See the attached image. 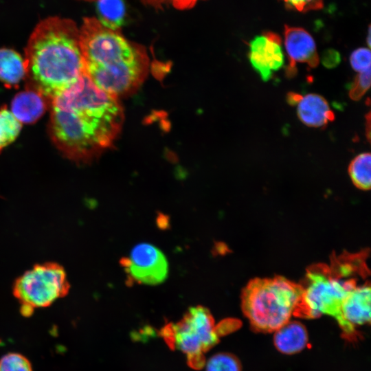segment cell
Here are the masks:
<instances>
[{
	"mask_svg": "<svg viewBox=\"0 0 371 371\" xmlns=\"http://www.w3.org/2000/svg\"><path fill=\"white\" fill-rule=\"evenodd\" d=\"M49 133L56 148L76 162H89L113 144L124 121L118 98L99 89L84 73L50 100Z\"/></svg>",
	"mask_w": 371,
	"mask_h": 371,
	"instance_id": "1",
	"label": "cell"
},
{
	"mask_svg": "<svg viewBox=\"0 0 371 371\" xmlns=\"http://www.w3.org/2000/svg\"><path fill=\"white\" fill-rule=\"evenodd\" d=\"M85 73L101 91L119 98L135 91L149 68L146 48L95 17H86L79 29Z\"/></svg>",
	"mask_w": 371,
	"mask_h": 371,
	"instance_id": "2",
	"label": "cell"
},
{
	"mask_svg": "<svg viewBox=\"0 0 371 371\" xmlns=\"http://www.w3.org/2000/svg\"><path fill=\"white\" fill-rule=\"evenodd\" d=\"M25 88L49 101L74 85L85 73L79 28L69 19L40 21L25 48Z\"/></svg>",
	"mask_w": 371,
	"mask_h": 371,
	"instance_id": "3",
	"label": "cell"
},
{
	"mask_svg": "<svg viewBox=\"0 0 371 371\" xmlns=\"http://www.w3.org/2000/svg\"><path fill=\"white\" fill-rule=\"evenodd\" d=\"M366 251L332 257L330 264H317L307 269L296 316L315 318L322 315L339 319L341 304L356 286L368 280Z\"/></svg>",
	"mask_w": 371,
	"mask_h": 371,
	"instance_id": "4",
	"label": "cell"
},
{
	"mask_svg": "<svg viewBox=\"0 0 371 371\" xmlns=\"http://www.w3.org/2000/svg\"><path fill=\"white\" fill-rule=\"evenodd\" d=\"M303 287L282 276L251 280L241 294V306L258 331L275 332L296 313Z\"/></svg>",
	"mask_w": 371,
	"mask_h": 371,
	"instance_id": "5",
	"label": "cell"
},
{
	"mask_svg": "<svg viewBox=\"0 0 371 371\" xmlns=\"http://www.w3.org/2000/svg\"><path fill=\"white\" fill-rule=\"evenodd\" d=\"M70 285L64 268L58 263L37 264L15 280L13 295L21 304V312L30 316L35 308L50 306L65 297Z\"/></svg>",
	"mask_w": 371,
	"mask_h": 371,
	"instance_id": "6",
	"label": "cell"
},
{
	"mask_svg": "<svg viewBox=\"0 0 371 371\" xmlns=\"http://www.w3.org/2000/svg\"><path fill=\"white\" fill-rule=\"evenodd\" d=\"M173 348L188 355L203 353L217 344L218 335L210 311L202 306L190 308L172 324Z\"/></svg>",
	"mask_w": 371,
	"mask_h": 371,
	"instance_id": "7",
	"label": "cell"
},
{
	"mask_svg": "<svg viewBox=\"0 0 371 371\" xmlns=\"http://www.w3.org/2000/svg\"><path fill=\"white\" fill-rule=\"evenodd\" d=\"M120 263L131 282L154 285L164 282L168 276L166 257L158 248L148 243L134 247L129 257L123 258Z\"/></svg>",
	"mask_w": 371,
	"mask_h": 371,
	"instance_id": "8",
	"label": "cell"
},
{
	"mask_svg": "<svg viewBox=\"0 0 371 371\" xmlns=\"http://www.w3.org/2000/svg\"><path fill=\"white\" fill-rule=\"evenodd\" d=\"M248 58L260 78L267 82L284 63L282 38L278 34L265 31L249 43Z\"/></svg>",
	"mask_w": 371,
	"mask_h": 371,
	"instance_id": "9",
	"label": "cell"
},
{
	"mask_svg": "<svg viewBox=\"0 0 371 371\" xmlns=\"http://www.w3.org/2000/svg\"><path fill=\"white\" fill-rule=\"evenodd\" d=\"M284 44L289 63L285 68L287 78L297 74V63H306L310 68H315L319 63V57L313 36L300 27L284 25Z\"/></svg>",
	"mask_w": 371,
	"mask_h": 371,
	"instance_id": "10",
	"label": "cell"
},
{
	"mask_svg": "<svg viewBox=\"0 0 371 371\" xmlns=\"http://www.w3.org/2000/svg\"><path fill=\"white\" fill-rule=\"evenodd\" d=\"M370 295L368 280L352 289L343 301L337 322L346 336H354L357 327L370 323Z\"/></svg>",
	"mask_w": 371,
	"mask_h": 371,
	"instance_id": "11",
	"label": "cell"
},
{
	"mask_svg": "<svg viewBox=\"0 0 371 371\" xmlns=\"http://www.w3.org/2000/svg\"><path fill=\"white\" fill-rule=\"evenodd\" d=\"M295 106L299 120L307 126L324 128L335 120L328 102L319 94L301 95Z\"/></svg>",
	"mask_w": 371,
	"mask_h": 371,
	"instance_id": "12",
	"label": "cell"
},
{
	"mask_svg": "<svg viewBox=\"0 0 371 371\" xmlns=\"http://www.w3.org/2000/svg\"><path fill=\"white\" fill-rule=\"evenodd\" d=\"M50 101L39 92L25 88L11 103V112L21 124L36 122L49 107Z\"/></svg>",
	"mask_w": 371,
	"mask_h": 371,
	"instance_id": "13",
	"label": "cell"
},
{
	"mask_svg": "<svg viewBox=\"0 0 371 371\" xmlns=\"http://www.w3.org/2000/svg\"><path fill=\"white\" fill-rule=\"evenodd\" d=\"M308 341L305 326L297 321H289L275 331L276 348L285 355H293L304 350Z\"/></svg>",
	"mask_w": 371,
	"mask_h": 371,
	"instance_id": "14",
	"label": "cell"
},
{
	"mask_svg": "<svg viewBox=\"0 0 371 371\" xmlns=\"http://www.w3.org/2000/svg\"><path fill=\"white\" fill-rule=\"evenodd\" d=\"M24 59L12 49H0V80L5 85H17L25 78Z\"/></svg>",
	"mask_w": 371,
	"mask_h": 371,
	"instance_id": "15",
	"label": "cell"
},
{
	"mask_svg": "<svg viewBox=\"0 0 371 371\" xmlns=\"http://www.w3.org/2000/svg\"><path fill=\"white\" fill-rule=\"evenodd\" d=\"M371 155L363 153L350 163L348 173L353 184L360 190H368L371 186Z\"/></svg>",
	"mask_w": 371,
	"mask_h": 371,
	"instance_id": "16",
	"label": "cell"
},
{
	"mask_svg": "<svg viewBox=\"0 0 371 371\" xmlns=\"http://www.w3.org/2000/svg\"><path fill=\"white\" fill-rule=\"evenodd\" d=\"M99 21L112 29H120L124 22L125 7L122 0H98Z\"/></svg>",
	"mask_w": 371,
	"mask_h": 371,
	"instance_id": "17",
	"label": "cell"
},
{
	"mask_svg": "<svg viewBox=\"0 0 371 371\" xmlns=\"http://www.w3.org/2000/svg\"><path fill=\"white\" fill-rule=\"evenodd\" d=\"M22 124L6 107L0 109V153L19 136Z\"/></svg>",
	"mask_w": 371,
	"mask_h": 371,
	"instance_id": "18",
	"label": "cell"
},
{
	"mask_svg": "<svg viewBox=\"0 0 371 371\" xmlns=\"http://www.w3.org/2000/svg\"><path fill=\"white\" fill-rule=\"evenodd\" d=\"M206 371H241V365L234 355L221 352L209 359L206 363Z\"/></svg>",
	"mask_w": 371,
	"mask_h": 371,
	"instance_id": "19",
	"label": "cell"
},
{
	"mask_svg": "<svg viewBox=\"0 0 371 371\" xmlns=\"http://www.w3.org/2000/svg\"><path fill=\"white\" fill-rule=\"evenodd\" d=\"M0 371H33L29 359L19 352H8L0 358Z\"/></svg>",
	"mask_w": 371,
	"mask_h": 371,
	"instance_id": "20",
	"label": "cell"
},
{
	"mask_svg": "<svg viewBox=\"0 0 371 371\" xmlns=\"http://www.w3.org/2000/svg\"><path fill=\"white\" fill-rule=\"evenodd\" d=\"M370 69L359 72L350 84L349 97L352 100H359L369 89L370 87Z\"/></svg>",
	"mask_w": 371,
	"mask_h": 371,
	"instance_id": "21",
	"label": "cell"
},
{
	"mask_svg": "<svg viewBox=\"0 0 371 371\" xmlns=\"http://www.w3.org/2000/svg\"><path fill=\"white\" fill-rule=\"evenodd\" d=\"M350 63L352 68L359 73L370 69L371 53L370 49L359 47L354 50L350 56Z\"/></svg>",
	"mask_w": 371,
	"mask_h": 371,
	"instance_id": "22",
	"label": "cell"
},
{
	"mask_svg": "<svg viewBox=\"0 0 371 371\" xmlns=\"http://www.w3.org/2000/svg\"><path fill=\"white\" fill-rule=\"evenodd\" d=\"M289 9L300 12L321 10L324 0H280Z\"/></svg>",
	"mask_w": 371,
	"mask_h": 371,
	"instance_id": "23",
	"label": "cell"
},
{
	"mask_svg": "<svg viewBox=\"0 0 371 371\" xmlns=\"http://www.w3.org/2000/svg\"><path fill=\"white\" fill-rule=\"evenodd\" d=\"M147 5L155 8H161L162 5L170 3L179 10H186L192 8L200 0H142Z\"/></svg>",
	"mask_w": 371,
	"mask_h": 371,
	"instance_id": "24",
	"label": "cell"
},
{
	"mask_svg": "<svg viewBox=\"0 0 371 371\" xmlns=\"http://www.w3.org/2000/svg\"><path fill=\"white\" fill-rule=\"evenodd\" d=\"M340 60L339 53L334 49H328L324 52L322 58V64L329 69L337 67L340 63Z\"/></svg>",
	"mask_w": 371,
	"mask_h": 371,
	"instance_id": "25",
	"label": "cell"
},
{
	"mask_svg": "<svg viewBox=\"0 0 371 371\" xmlns=\"http://www.w3.org/2000/svg\"><path fill=\"white\" fill-rule=\"evenodd\" d=\"M188 363L193 369L199 370L205 364L203 353L188 355Z\"/></svg>",
	"mask_w": 371,
	"mask_h": 371,
	"instance_id": "26",
	"label": "cell"
},
{
	"mask_svg": "<svg viewBox=\"0 0 371 371\" xmlns=\"http://www.w3.org/2000/svg\"><path fill=\"white\" fill-rule=\"evenodd\" d=\"M366 135L368 141L370 142V112H368L366 115Z\"/></svg>",
	"mask_w": 371,
	"mask_h": 371,
	"instance_id": "27",
	"label": "cell"
},
{
	"mask_svg": "<svg viewBox=\"0 0 371 371\" xmlns=\"http://www.w3.org/2000/svg\"><path fill=\"white\" fill-rule=\"evenodd\" d=\"M367 43H368V47H370V26L368 27V31Z\"/></svg>",
	"mask_w": 371,
	"mask_h": 371,
	"instance_id": "28",
	"label": "cell"
},
{
	"mask_svg": "<svg viewBox=\"0 0 371 371\" xmlns=\"http://www.w3.org/2000/svg\"><path fill=\"white\" fill-rule=\"evenodd\" d=\"M89 1H93V0H89Z\"/></svg>",
	"mask_w": 371,
	"mask_h": 371,
	"instance_id": "29",
	"label": "cell"
}]
</instances>
